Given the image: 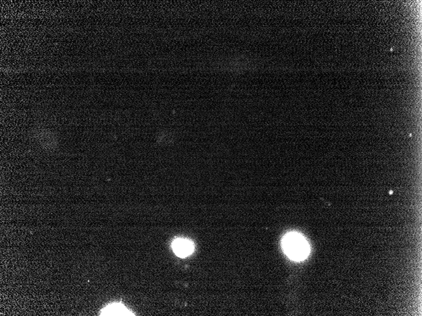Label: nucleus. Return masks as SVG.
<instances>
[{"instance_id":"f257e3e1","label":"nucleus","mask_w":422,"mask_h":316,"mask_svg":"<svg viewBox=\"0 0 422 316\" xmlns=\"http://www.w3.org/2000/svg\"><path fill=\"white\" fill-rule=\"evenodd\" d=\"M284 253L294 261H301L308 256L310 247L301 235L291 232L284 237L282 241Z\"/></svg>"},{"instance_id":"f03ea898","label":"nucleus","mask_w":422,"mask_h":316,"mask_svg":"<svg viewBox=\"0 0 422 316\" xmlns=\"http://www.w3.org/2000/svg\"><path fill=\"white\" fill-rule=\"evenodd\" d=\"M173 249L176 255L180 258H185L192 253L194 246L192 242L188 240L178 239L173 242Z\"/></svg>"},{"instance_id":"7ed1b4c3","label":"nucleus","mask_w":422,"mask_h":316,"mask_svg":"<svg viewBox=\"0 0 422 316\" xmlns=\"http://www.w3.org/2000/svg\"><path fill=\"white\" fill-rule=\"evenodd\" d=\"M101 315H134L133 313L129 312L125 306L121 304H114L108 306L103 309Z\"/></svg>"}]
</instances>
